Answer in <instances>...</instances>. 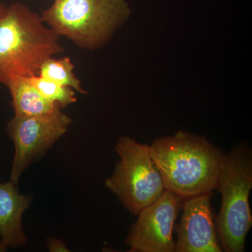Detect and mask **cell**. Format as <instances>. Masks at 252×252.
<instances>
[{
  "label": "cell",
  "instance_id": "5bb4252c",
  "mask_svg": "<svg viewBox=\"0 0 252 252\" xmlns=\"http://www.w3.org/2000/svg\"><path fill=\"white\" fill-rule=\"evenodd\" d=\"M6 10H7V6L0 2V20L6 14Z\"/></svg>",
  "mask_w": 252,
  "mask_h": 252
},
{
  "label": "cell",
  "instance_id": "4fadbf2b",
  "mask_svg": "<svg viewBox=\"0 0 252 252\" xmlns=\"http://www.w3.org/2000/svg\"><path fill=\"white\" fill-rule=\"evenodd\" d=\"M49 247L50 250L52 252H67V248L64 247L61 242L59 240H51V242L49 243Z\"/></svg>",
  "mask_w": 252,
  "mask_h": 252
},
{
  "label": "cell",
  "instance_id": "7c38bea8",
  "mask_svg": "<svg viewBox=\"0 0 252 252\" xmlns=\"http://www.w3.org/2000/svg\"><path fill=\"white\" fill-rule=\"evenodd\" d=\"M28 79L44 98L59 104L61 108L77 102L75 91L72 88L61 85L39 75L32 76Z\"/></svg>",
  "mask_w": 252,
  "mask_h": 252
},
{
  "label": "cell",
  "instance_id": "277c9868",
  "mask_svg": "<svg viewBox=\"0 0 252 252\" xmlns=\"http://www.w3.org/2000/svg\"><path fill=\"white\" fill-rule=\"evenodd\" d=\"M130 14L127 0H54L41 16L58 35L91 50L107 44Z\"/></svg>",
  "mask_w": 252,
  "mask_h": 252
},
{
  "label": "cell",
  "instance_id": "ba28073f",
  "mask_svg": "<svg viewBox=\"0 0 252 252\" xmlns=\"http://www.w3.org/2000/svg\"><path fill=\"white\" fill-rule=\"evenodd\" d=\"M212 192L184 200L183 212L176 228L175 252H220L211 205Z\"/></svg>",
  "mask_w": 252,
  "mask_h": 252
},
{
  "label": "cell",
  "instance_id": "52a82bcc",
  "mask_svg": "<svg viewBox=\"0 0 252 252\" xmlns=\"http://www.w3.org/2000/svg\"><path fill=\"white\" fill-rule=\"evenodd\" d=\"M182 200L165 190L160 198L142 209L126 239L128 252H175L173 230Z\"/></svg>",
  "mask_w": 252,
  "mask_h": 252
},
{
  "label": "cell",
  "instance_id": "3957f363",
  "mask_svg": "<svg viewBox=\"0 0 252 252\" xmlns=\"http://www.w3.org/2000/svg\"><path fill=\"white\" fill-rule=\"evenodd\" d=\"M252 189V149L248 144H240L225 154L215 189L221 195L215 227L222 252L245 251L252 225L249 202Z\"/></svg>",
  "mask_w": 252,
  "mask_h": 252
},
{
  "label": "cell",
  "instance_id": "6da1fadb",
  "mask_svg": "<svg viewBox=\"0 0 252 252\" xmlns=\"http://www.w3.org/2000/svg\"><path fill=\"white\" fill-rule=\"evenodd\" d=\"M149 147L165 190L183 200L216 189L225 154L205 137L181 130Z\"/></svg>",
  "mask_w": 252,
  "mask_h": 252
},
{
  "label": "cell",
  "instance_id": "5b68a950",
  "mask_svg": "<svg viewBox=\"0 0 252 252\" xmlns=\"http://www.w3.org/2000/svg\"><path fill=\"white\" fill-rule=\"evenodd\" d=\"M115 150L120 160L105 181V187L117 195L127 211L137 215L165 191L161 175L151 157L148 144L122 136Z\"/></svg>",
  "mask_w": 252,
  "mask_h": 252
},
{
  "label": "cell",
  "instance_id": "8992f818",
  "mask_svg": "<svg viewBox=\"0 0 252 252\" xmlns=\"http://www.w3.org/2000/svg\"><path fill=\"white\" fill-rule=\"evenodd\" d=\"M72 119L58 106L52 112L39 116H18L7 125L15 145L11 182L18 185L30 162L53 145L67 132Z\"/></svg>",
  "mask_w": 252,
  "mask_h": 252
},
{
  "label": "cell",
  "instance_id": "9c48e42d",
  "mask_svg": "<svg viewBox=\"0 0 252 252\" xmlns=\"http://www.w3.org/2000/svg\"><path fill=\"white\" fill-rule=\"evenodd\" d=\"M16 185L11 181L0 184V252L27 241L22 228V215L31 199L20 194Z\"/></svg>",
  "mask_w": 252,
  "mask_h": 252
},
{
  "label": "cell",
  "instance_id": "30bf717a",
  "mask_svg": "<svg viewBox=\"0 0 252 252\" xmlns=\"http://www.w3.org/2000/svg\"><path fill=\"white\" fill-rule=\"evenodd\" d=\"M5 86L11 94L15 115H43L52 112L60 106L44 98L30 82L28 77L10 78Z\"/></svg>",
  "mask_w": 252,
  "mask_h": 252
},
{
  "label": "cell",
  "instance_id": "8fae6325",
  "mask_svg": "<svg viewBox=\"0 0 252 252\" xmlns=\"http://www.w3.org/2000/svg\"><path fill=\"white\" fill-rule=\"evenodd\" d=\"M74 65L69 57L54 59L50 57L41 64L39 75L48 80L72 88L74 91L85 94L81 87V81L74 72Z\"/></svg>",
  "mask_w": 252,
  "mask_h": 252
},
{
  "label": "cell",
  "instance_id": "7a4b0ae2",
  "mask_svg": "<svg viewBox=\"0 0 252 252\" xmlns=\"http://www.w3.org/2000/svg\"><path fill=\"white\" fill-rule=\"evenodd\" d=\"M63 51L60 36L41 16L22 3L7 6L0 20V84L39 75L42 63Z\"/></svg>",
  "mask_w": 252,
  "mask_h": 252
}]
</instances>
